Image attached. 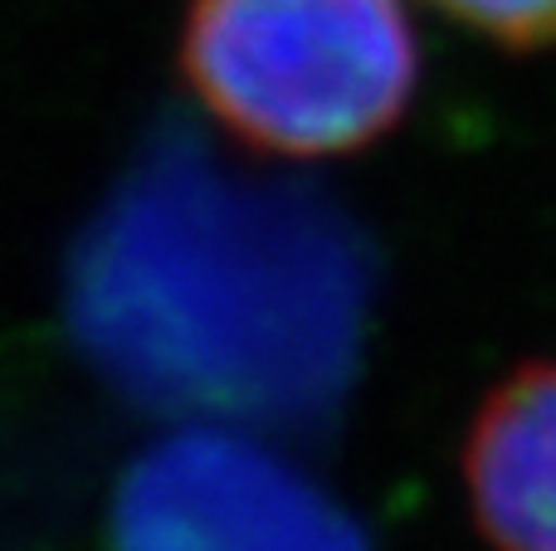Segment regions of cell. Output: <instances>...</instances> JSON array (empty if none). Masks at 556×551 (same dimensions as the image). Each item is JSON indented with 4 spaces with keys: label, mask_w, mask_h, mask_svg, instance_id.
<instances>
[{
    "label": "cell",
    "mask_w": 556,
    "mask_h": 551,
    "mask_svg": "<svg viewBox=\"0 0 556 551\" xmlns=\"http://www.w3.org/2000/svg\"><path fill=\"white\" fill-rule=\"evenodd\" d=\"M113 551H366L342 503L240 425L191 420L127 464Z\"/></svg>",
    "instance_id": "3"
},
{
    "label": "cell",
    "mask_w": 556,
    "mask_h": 551,
    "mask_svg": "<svg viewBox=\"0 0 556 551\" xmlns=\"http://www.w3.org/2000/svg\"><path fill=\"white\" fill-rule=\"evenodd\" d=\"M434 5L503 49L556 44V0H434Z\"/></svg>",
    "instance_id": "5"
},
{
    "label": "cell",
    "mask_w": 556,
    "mask_h": 551,
    "mask_svg": "<svg viewBox=\"0 0 556 551\" xmlns=\"http://www.w3.org/2000/svg\"><path fill=\"white\" fill-rule=\"evenodd\" d=\"M473 517L498 551H556V361L513 371L464 445Z\"/></svg>",
    "instance_id": "4"
},
{
    "label": "cell",
    "mask_w": 556,
    "mask_h": 551,
    "mask_svg": "<svg viewBox=\"0 0 556 551\" xmlns=\"http://www.w3.org/2000/svg\"><path fill=\"white\" fill-rule=\"evenodd\" d=\"M181 68L244 146L342 156L405 117L420 49L405 0H191Z\"/></svg>",
    "instance_id": "2"
},
{
    "label": "cell",
    "mask_w": 556,
    "mask_h": 551,
    "mask_svg": "<svg viewBox=\"0 0 556 551\" xmlns=\"http://www.w3.org/2000/svg\"><path fill=\"white\" fill-rule=\"evenodd\" d=\"M68 332L127 400L205 425L303 420L337 396L362 283L342 234L166 132L68 259Z\"/></svg>",
    "instance_id": "1"
}]
</instances>
